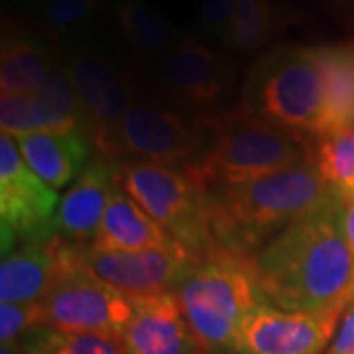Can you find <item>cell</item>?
Masks as SVG:
<instances>
[{"instance_id":"1","label":"cell","mask_w":354,"mask_h":354,"mask_svg":"<svg viewBox=\"0 0 354 354\" xmlns=\"http://www.w3.org/2000/svg\"><path fill=\"white\" fill-rule=\"evenodd\" d=\"M264 304L295 313H344L354 301V252L337 189L254 256Z\"/></svg>"},{"instance_id":"2","label":"cell","mask_w":354,"mask_h":354,"mask_svg":"<svg viewBox=\"0 0 354 354\" xmlns=\"http://www.w3.org/2000/svg\"><path fill=\"white\" fill-rule=\"evenodd\" d=\"M313 158L272 176L209 189V232L216 246L256 256L329 191Z\"/></svg>"},{"instance_id":"3","label":"cell","mask_w":354,"mask_h":354,"mask_svg":"<svg viewBox=\"0 0 354 354\" xmlns=\"http://www.w3.org/2000/svg\"><path fill=\"white\" fill-rule=\"evenodd\" d=\"M174 293L201 354H239L242 319L262 301L254 256L213 244L193 256Z\"/></svg>"},{"instance_id":"4","label":"cell","mask_w":354,"mask_h":354,"mask_svg":"<svg viewBox=\"0 0 354 354\" xmlns=\"http://www.w3.org/2000/svg\"><path fill=\"white\" fill-rule=\"evenodd\" d=\"M205 144L183 169L207 191L272 176L311 158V140H301L246 113L241 104L205 114Z\"/></svg>"},{"instance_id":"5","label":"cell","mask_w":354,"mask_h":354,"mask_svg":"<svg viewBox=\"0 0 354 354\" xmlns=\"http://www.w3.org/2000/svg\"><path fill=\"white\" fill-rule=\"evenodd\" d=\"M241 106L297 138H313L323 111V79L313 48L264 51L246 71Z\"/></svg>"},{"instance_id":"6","label":"cell","mask_w":354,"mask_h":354,"mask_svg":"<svg viewBox=\"0 0 354 354\" xmlns=\"http://www.w3.org/2000/svg\"><path fill=\"white\" fill-rule=\"evenodd\" d=\"M116 183L193 256L213 246L209 232V191L183 167L120 162Z\"/></svg>"},{"instance_id":"7","label":"cell","mask_w":354,"mask_h":354,"mask_svg":"<svg viewBox=\"0 0 354 354\" xmlns=\"http://www.w3.org/2000/svg\"><path fill=\"white\" fill-rule=\"evenodd\" d=\"M203 118L187 120L156 102H138L127 116L93 138L97 156L109 162H150V164L185 167L205 144Z\"/></svg>"},{"instance_id":"8","label":"cell","mask_w":354,"mask_h":354,"mask_svg":"<svg viewBox=\"0 0 354 354\" xmlns=\"http://www.w3.org/2000/svg\"><path fill=\"white\" fill-rule=\"evenodd\" d=\"M39 304L44 325L62 333H97L122 339L132 317L130 297L93 276L79 260L65 268Z\"/></svg>"},{"instance_id":"9","label":"cell","mask_w":354,"mask_h":354,"mask_svg":"<svg viewBox=\"0 0 354 354\" xmlns=\"http://www.w3.org/2000/svg\"><path fill=\"white\" fill-rule=\"evenodd\" d=\"M57 191L26 164L16 140L0 136V227L2 256L14 244L38 241L53 234Z\"/></svg>"},{"instance_id":"10","label":"cell","mask_w":354,"mask_h":354,"mask_svg":"<svg viewBox=\"0 0 354 354\" xmlns=\"http://www.w3.org/2000/svg\"><path fill=\"white\" fill-rule=\"evenodd\" d=\"M165 95L205 114H215L234 81V64L205 48L195 38L177 32L158 67Z\"/></svg>"},{"instance_id":"11","label":"cell","mask_w":354,"mask_h":354,"mask_svg":"<svg viewBox=\"0 0 354 354\" xmlns=\"http://www.w3.org/2000/svg\"><path fill=\"white\" fill-rule=\"evenodd\" d=\"M191 260L193 254L181 244L132 252L93 250L87 246L79 254V262L85 270L127 297H146L174 291Z\"/></svg>"},{"instance_id":"12","label":"cell","mask_w":354,"mask_h":354,"mask_svg":"<svg viewBox=\"0 0 354 354\" xmlns=\"http://www.w3.org/2000/svg\"><path fill=\"white\" fill-rule=\"evenodd\" d=\"M342 313H295L260 301L244 315L239 354H323Z\"/></svg>"},{"instance_id":"13","label":"cell","mask_w":354,"mask_h":354,"mask_svg":"<svg viewBox=\"0 0 354 354\" xmlns=\"http://www.w3.org/2000/svg\"><path fill=\"white\" fill-rule=\"evenodd\" d=\"M65 69L77 88L91 140L116 127L136 104L132 79L99 51H73Z\"/></svg>"},{"instance_id":"14","label":"cell","mask_w":354,"mask_h":354,"mask_svg":"<svg viewBox=\"0 0 354 354\" xmlns=\"http://www.w3.org/2000/svg\"><path fill=\"white\" fill-rule=\"evenodd\" d=\"M77 248L55 234L38 241L20 242L16 250L2 256L0 299L2 304L41 301L67 266L79 260Z\"/></svg>"},{"instance_id":"15","label":"cell","mask_w":354,"mask_h":354,"mask_svg":"<svg viewBox=\"0 0 354 354\" xmlns=\"http://www.w3.org/2000/svg\"><path fill=\"white\" fill-rule=\"evenodd\" d=\"M116 189V164L95 156L59 201L53 234L77 248L91 246Z\"/></svg>"},{"instance_id":"16","label":"cell","mask_w":354,"mask_h":354,"mask_svg":"<svg viewBox=\"0 0 354 354\" xmlns=\"http://www.w3.org/2000/svg\"><path fill=\"white\" fill-rule=\"evenodd\" d=\"M130 301L132 317L122 335L128 354H201L174 291Z\"/></svg>"},{"instance_id":"17","label":"cell","mask_w":354,"mask_h":354,"mask_svg":"<svg viewBox=\"0 0 354 354\" xmlns=\"http://www.w3.org/2000/svg\"><path fill=\"white\" fill-rule=\"evenodd\" d=\"M14 140L26 164L53 191L62 189L67 183H73L93 160V142L83 130L65 134L36 132Z\"/></svg>"},{"instance_id":"18","label":"cell","mask_w":354,"mask_h":354,"mask_svg":"<svg viewBox=\"0 0 354 354\" xmlns=\"http://www.w3.org/2000/svg\"><path fill=\"white\" fill-rule=\"evenodd\" d=\"M176 242L138 203L130 199L124 191H114L102 215L99 230L91 242L93 250H150V248H169Z\"/></svg>"},{"instance_id":"19","label":"cell","mask_w":354,"mask_h":354,"mask_svg":"<svg viewBox=\"0 0 354 354\" xmlns=\"http://www.w3.org/2000/svg\"><path fill=\"white\" fill-rule=\"evenodd\" d=\"M323 79V111L315 136L348 128L354 118V44L313 48ZM313 136V138H315Z\"/></svg>"},{"instance_id":"20","label":"cell","mask_w":354,"mask_h":354,"mask_svg":"<svg viewBox=\"0 0 354 354\" xmlns=\"http://www.w3.org/2000/svg\"><path fill=\"white\" fill-rule=\"evenodd\" d=\"M32 116L38 132H87V120L71 75L64 67H55L46 83L30 95Z\"/></svg>"},{"instance_id":"21","label":"cell","mask_w":354,"mask_h":354,"mask_svg":"<svg viewBox=\"0 0 354 354\" xmlns=\"http://www.w3.org/2000/svg\"><path fill=\"white\" fill-rule=\"evenodd\" d=\"M57 65L38 39L12 34L2 44L0 87L2 93L32 95L36 93Z\"/></svg>"},{"instance_id":"22","label":"cell","mask_w":354,"mask_h":354,"mask_svg":"<svg viewBox=\"0 0 354 354\" xmlns=\"http://www.w3.org/2000/svg\"><path fill=\"white\" fill-rule=\"evenodd\" d=\"M116 22L130 48L144 59H162L177 34L146 0H116Z\"/></svg>"},{"instance_id":"23","label":"cell","mask_w":354,"mask_h":354,"mask_svg":"<svg viewBox=\"0 0 354 354\" xmlns=\"http://www.w3.org/2000/svg\"><path fill=\"white\" fill-rule=\"evenodd\" d=\"M24 354H128L122 339L97 333H62L39 325L14 344Z\"/></svg>"},{"instance_id":"24","label":"cell","mask_w":354,"mask_h":354,"mask_svg":"<svg viewBox=\"0 0 354 354\" xmlns=\"http://www.w3.org/2000/svg\"><path fill=\"white\" fill-rule=\"evenodd\" d=\"M311 158L319 174L346 199L354 193V132L341 128L311 138Z\"/></svg>"},{"instance_id":"25","label":"cell","mask_w":354,"mask_h":354,"mask_svg":"<svg viewBox=\"0 0 354 354\" xmlns=\"http://www.w3.org/2000/svg\"><path fill=\"white\" fill-rule=\"evenodd\" d=\"M279 16L268 0H234V18L227 44L230 50L256 51L276 36Z\"/></svg>"},{"instance_id":"26","label":"cell","mask_w":354,"mask_h":354,"mask_svg":"<svg viewBox=\"0 0 354 354\" xmlns=\"http://www.w3.org/2000/svg\"><path fill=\"white\" fill-rule=\"evenodd\" d=\"M104 0H55L39 10V22L57 36H71L99 14Z\"/></svg>"},{"instance_id":"27","label":"cell","mask_w":354,"mask_h":354,"mask_svg":"<svg viewBox=\"0 0 354 354\" xmlns=\"http://www.w3.org/2000/svg\"><path fill=\"white\" fill-rule=\"evenodd\" d=\"M44 325L41 304H2L0 305V341L2 346H14L30 330Z\"/></svg>"},{"instance_id":"28","label":"cell","mask_w":354,"mask_h":354,"mask_svg":"<svg viewBox=\"0 0 354 354\" xmlns=\"http://www.w3.org/2000/svg\"><path fill=\"white\" fill-rule=\"evenodd\" d=\"M0 127L2 134L10 138H20L36 134V124L32 116V99L30 95L2 93L0 97Z\"/></svg>"},{"instance_id":"29","label":"cell","mask_w":354,"mask_h":354,"mask_svg":"<svg viewBox=\"0 0 354 354\" xmlns=\"http://www.w3.org/2000/svg\"><path fill=\"white\" fill-rule=\"evenodd\" d=\"M234 18V0H201L199 26L209 38L227 41Z\"/></svg>"},{"instance_id":"30","label":"cell","mask_w":354,"mask_h":354,"mask_svg":"<svg viewBox=\"0 0 354 354\" xmlns=\"http://www.w3.org/2000/svg\"><path fill=\"white\" fill-rule=\"evenodd\" d=\"M327 354H354V301L342 313L341 327L337 330Z\"/></svg>"},{"instance_id":"31","label":"cell","mask_w":354,"mask_h":354,"mask_svg":"<svg viewBox=\"0 0 354 354\" xmlns=\"http://www.w3.org/2000/svg\"><path fill=\"white\" fill-rule=\"evenodd\" d=\"M344 228H346V239L354 252V193L344 199Z\"/></svg>"},{"instance_id":"32","label":"cell","mask_w":354,"mask_h":354,"mask_svg":"<svg viewBox=\"0 0 354 354\" xmlns=\"http://www.w3.org/2000/svg\"><path fill=\"white\" fill-rule=\"evenodd\" d=\"M51 2H55V0H24L26 6H28L30 10H36V12L44 10L46 6H50Z\"/></svg>"},{"instance_id":"33","label":"cell","mask_w":354,"mask_h":354,"mask_svg":"<svg viewBox=\"0 0 354 354\" xmlns=\"http://www.w3.org/2000/svg\"><path fill=\"white\" fill-rule=\"evenodd\" d=\"M0 354H24V353H20L18 348H12V346H2Z\"/></svg>"},{"instance_id":"34","label":"cell","mask_w":354,"mask_h":354,"mask_svg":"<svg viewBox=\"0 0 354 354\" xmlns=\"http://www.w3.org/2000/svg\"><path fill=\"white\" fill-rule=\"evenodd\" d=\"M351 130H353V132H354V118H353V122H351Z\"/></svg>"}]
</instances>
